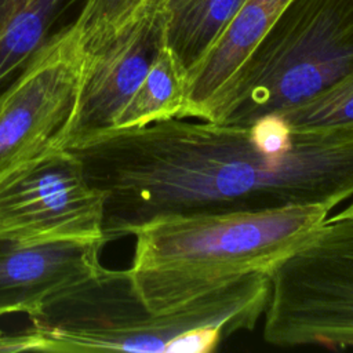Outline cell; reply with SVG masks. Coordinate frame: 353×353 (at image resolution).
<instances>
[{"mask_svg": "<svg viewBox=\"0 0 353 353\" xmlns=\"http://www.w3.org/2000/svg\"><path fill=\"white\" fill-rule=\"evenodd\" d=\"M66 149L103 196L105 243L167 215L334 208L353 196V128L296 131L277 114L245 125L174 117Z\"/></svg>", "mask_w": 353, "mask_h": 353, "instance_id": "1", "label": "cell"}, {"mask_svg": "<svg viewBox=\"0 0 353 353\" xmlns=\"http://www.w3.org/2000/svg\"><path fill=\"white\" fill-rule=\"evenodd\" d=\"M266 298L263 280L251 274L153 312L135 292L128 269L102 266L28 316L26 331L33 352L210 353L229 336L254 330Z\"/></svg>", "mask_w": 353, "mask_h": 353, "instance_id": "2", "label": "cell"}, {"mask_svg": "<svg viewBox=\"0 0 353 353\" xmlns=\"http://www.w3.org/2000/svg\"><path fill=\"white\" fill-rule=\"evenodd\" d=\"M324 204L167 215L132 234L128 273L148 309L167 312L236 279L269 273L325 221Z\"/></svg>", "mask_w": 353, "mask_h": 353, "instance_id": "3", "label": "cell"}, {"mask_svg": "<svg viewBox=\"0 0 353 353\" xmlns=\"http://www.w3.org/2000/svg\"><path fill=\"white\" fill-rule=\"evenodd\" d=\"M353 68V0H292L194 119L251 124L325 90Z\"/></svg>", "mask_w": 353, "mask_h": 353, "instance_id": "4", "label": "cell"}, {"mask_svg": "<svg viewBox=\"0 0 353 353\" xmlns=\"http://www.w3.org/2000/svg\"><path fill=\"white\" fill-rule=\"evenodd\" d=\"M269 276L263 339L277 347H353V207L325 221Z\"/></svg>", "mask_w": 353, "mask_h": 353, "instance_id": "5", "label": "cell"}, {"mask_svg": "<svg viewBox=\"0 0 353 353\" xmlns=\"http://www.w3.org/2000/svg\"><path fill=\"white\" fill-rule=\"evenodd\" d=\"M83 69L84 52L72 22L52 33L0 103V175L66 149Z\"/></svg>", "mask_w": 353, "mask_h": 353, "instance_id": "6", "label": "cell"}, {"mask_svg": "<svg viewBox=\"0 0 353 353\" xmlns=\"http://www.w3.org/2000/svg\"><path fill=\"white\" fill-rule=\"evenodd\" d=\"M102 225L103 196L68 149L0 175L1 241L105 245Z\"/></svg>", "mask_w": 353, "mask_h": 353, "instance_id": "7", "label": "cell"}, {"mask_svg": "<svg viewBox=\"0 0 353 353\" xmlns=\"http://www.w3.org/2000/svg\"><path fill=\"white\" fill-rule=\"evenodd\" d=\"M165 3L167 0H150L106 37L81 46L84 69L68 146L113 128L116 116L165 43Z\"/></svg>", "mask_w": 353, "mask_h": 353, "instance_id": "8", "label": "cell"}, {"mask_svg": "<svg viewBox=\"0 0 353 353\" xmlns=\"http://www.w3.org/2000/svg\"><path fill=\"white\" fill-rule=\"evenodd\" d=\"M102 244H19L0 240V316L36 313L63 290L95 274Z\"/></svg>", "mask_w": 353, "mask_h": 353, "instance_id": "9", "label": "cell"}, {"mask_svg": "<svg viewBox=\"0 0 353 353\" xmlns=\"http://www.w3.org/2000/svg\"><path fill=\"white\" fill-rule=\"evenodd\" d=\"M292 0H244L241 8L207 54L188 70L186 102L179 119L196 117L232 77L262 36Z\"/></svg>", "mask_w": 353, "mask_h": 353, "instance_id": "10", "label": "cell"}, {"mask_svg": "<svg viewBox=\"0 0 353 353\" xmlns=\"http://www.w3.org/2000/svg\"><path fill=\"white\" fill-rule=\"evenodd\" d=\"M244 0H167L165 46L186 72L230 25Z\"/></svg>", "mask_w": 353, "mask_h": 353, "instance_id": "11", "label": "cell"}, {"mask_svg": "<svg viewBox=\"0 0 353 353\" xmlns=\"http://www.w3.org/2000/svg\"><path fill=\"white\" fill-rule=\"evenodd\" d=\"M186 69L164 43L143 80L116 116L113 128L143 127L179 119L186 102Z\"/></svg>", "mask_w": 353, "mask_h": 353, "instance_id": "12", "label": "cell"}, {"mask_svg": "<svg viewBox=\"0 0 353 353\" xmlns=\"http://www.w3.org/2000/svg\"><path fill=\"white\" fill-rule=\"evenodd\" d=\"M277 116L296 131L353 128V68L321 92Z\"/></svg>", "mask_w": 353, "mask_h": 353, "instance_id": "13", "label": "cell"}, {"mask_svg": "<svg viewBox=\"0 0 353 353\" xmlns=\"http://www.w3.org/2000/svg\"><path fill=\"white\" fill-rule=\"evenodd\" d=\"M150 0H85L73 21L83 47L90 46L128 22Z\"/></svg>", "mask_w": 353, "mask_h": 353, "instance_id": "14", "label": "cell"}, {"mask_svg": "<svg viewBox=\"0 0 353 353\" xmlns=\"http://www.w3.org/2000/svg\"><path fill=\"white\" fill-rule=\"evenodd\" d=\"M15 347H17V336H15V334L8 335V334H6L0 328V352H14Z\"/></svg>", "mask_w": 353, "mask_h": 353, "instance_id": "15", "label": "cell"}, {"mask_svg": "<svg viewBox=\"0 0 353 353\" xmlns=\"http://www.w3.org/2000/svg\"><path fill=\"white\" fill-rule=\"evenodd\" d=\"M349 205H352V207H353V201H352V203H350V204H349Z\"/></svg>", "mask_w": 353, "mask_h": 353, "instance_id": "16", "label": "cell"}]
</instances>
